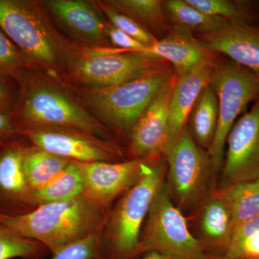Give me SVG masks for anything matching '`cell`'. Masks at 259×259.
<instances>
[{
	"mask_svg": "<svg viewBox=\"0 0 259 259\" xmlns=\"http://www.w3.org/2000/svg\"><path fill=\"white\" fill-rule=\"evenodd\" d=\"M109 213L83 194L69 200L41 204L23 214H1L0 222L20 236L39 242L54 254L102 232Z\"/></svg>",
	"mask_w": 259,
	"mask_h": 259,
	"instance_id": "cell-1",
	"label": "cell"
},
{
	"mask_svg": "<svg viewBox=\"0 0 259 259\" xmlns=\"http://www.w3.org/2000/svg\"><path fill=\"white\" fill-rule=\"evenodd\" d=\"M42 3L0 0V29L16 46L27 66L46 69L69 62L78 53L58 33Z\"/></svg>",
	"mask_w": 259,
	"mask_h": 259,
	"instance_id": "cell-2",
	"label": "cell"
},
{
	"mask_svg": "<svg viewBox=\"0 0 259 259\" xmlns=\"http://www.w3.org/2000/svg\"><path fill=\"white\" fill-rule=\"evenodd\" d=\"M167 163L160 156L110 209L98 259H135L140 234L155 196L165 182Z\"/></svg>",
	"mask_w": 259,
	"mask_h": 259,
	"instance_id": "cell-3",
	"label": "cell"
},
{
	"mask_svg": "<svg viewBox=\"0 0 259 259\" xmlns=\"http://www.w3.org/2000/svg\"><path fill=\"white\" fill-rule=\"evenodd\" d=\"M175 73L165 66L138 79L105 88L79 89L81 103L110 132L130 135Z\"/></svg>",
	"mask_w": 259,
	"mask_h": 259,
	"instance_id": "cell-4",
	"label": "cell"
},
{
	"mask_svg": "<svg viewBox=\"0 0 259 259\" xmlns=\"http://www.w3.org/2000/svg\"><path fill=\"white\" fill-rule=\"evenodd\" d=\"M13 115L18 133L35 127H66L113 141L110 130L81 102L52 83L36 81L26 84Z\"/></svg>",
	"mask_w": 259,
	"mask_h": 259,
	"instance_id": "cell-5",
	"label": "cell"
},
{
	"mask_svg": "<svg viewBox=\"0 0 259 259\" xmlns=\"http://www.w3.org/2000/svg\"><path fill=\"white\" fill-rule=\"evenodd\" d=\"M146 219L136 258L155 252L169 259H206L205 248L190 233L182 210L172 200L166 182L155 196Z\"/></svg>",
	"mask_w": 259,
	"mask_h": 259,
	"instance_id": "cell-6",
	"label": "cell"
},
{
	"mask_svg": "<svg viewBox=\"0 0 259 259\" xmlns=\"http://www.w3.org/2000/svg\"><path fill=\"white\" fill-rule=\"evenodd\" d=\"M166 63L115 48H84L68 63V74L81 88H105L138 79L165 67Z\"/></svg>",
	"mask_w": 259,
	"mask_h": 259,
	"instance_id": "cell-7",
	"label": "cell"
},
{
	"mask_svg": "<svg viewBox=\"0 0 259 259\" xmlns=\"http://www.w3.org/2000/svg\"><path fill=\"white\" fill-rule=\"evenodd\" d=\"M210 85L218 97L219 120L215 137L207 152L217 172L223 166L227 139L237 118L259 98V79L234 61H221L214 67Z\"/></svg>",
	"mask_w": 259,
	"mask_h": 259,
	"instance_id": "cell-8",
	"label": "cell"
},
{
	"mask_svg": "<svg viewBox=\"0 0 259 259\" xmlns=\"http://www.w3.org/2000/svg\"><path fill=\"white\" fill-rule=\"evenodd\" d=\"M163 156L167 188L177 207L181 209L200 205L212 192L209 182L215 172L208 152L196 144L187 125Z\"/></svg>",
	"mask_w": 259,
	"mask_h": 259,
	"instance_id": "cell-9",
	"label": "cell"
},
{
	"mask_svg": "<svg viewBox=\"0 0 259 259\" xmlns=\"http://www.w3.org/2000/svg\"><path fill=\"white\" fill-rule=\"evenodd\" d=\"M28 138L32 146L71 160L91 162L122 161L124 154L111 140L102 139L83 131L66 127H35L18 133Z\"/></svg>",
	"mask_w": 259,
	"mask_h": 259,
	"instance_id": "cell-10",
	"label": "cell"
},
{
	"mask_svg": "<svg viewBox=\"0 0 259 259\" xmlns=\"http://www.w3.org/2000/svg\"><path fill=\"white\" fill-rule=\"evenodd\" d=\"M161 156L115 163L77 161L84 182L83 195L102 210L110 212L115 199L131 189Z\"/></svg>",
	"mask_w": 259,
	"mask_h": 259,
	"instance_id": "cell-11",
	"label": "cell"
},
{
	"mask_svg": "<svg viewBox=\"0 0 259 259\" xmlns=\"http://www.w3.org/2000/svg\"><path fill=\"white\" fill-rule=\"evenodd\" d=\"M226 144L222 186L259 180V98L237 120Z\"/></svg>",
	"mask_w": 259,
	"mask_h": 259,
	"instance_id": "cell-12",
	"label": "cell"
},
{
	"mask_svg": "<svg viewBox=\"0 0 259 259\" xmlns=\"http://www.w3.org/2000/svg\"><path fill=\"white\" fill-rule=\"evenodd\" d=\"M177 76L168 79L150 103L129 135L130 159L163 155L169 124L170 100Z\"/></svg>",
	"mask_w": 259,
	"mask_h": 259,
	"instance_id": "cell-13",
	"label": "cell"
},
{
	"mask_svg": "<svg viewBox=\"0 0 259 259\" xmlns=\"http://www.w3.org/2000/svg\"><path fill=\"white\" fill-rule=\"evenodd\" d=\"M26 146L14 139L0 144V210L15 215L36 208L23 168Z\"/></svg>",
	"mask_w": 259,
	"mask_h": 259,
	"instance_id": "cell-14",
	"label": "cell"
},
{
	"mask_svg": "<svg viewBox=\"0 0 259 259\" xmlns=\"http://www.w3.org/2000/svg\"><path fill=\"white\" fill-rule=\"evenodd\" d=\"M136 53L155 56L170 63L177 76L204 66L214 67L219 63L218 54L194 37L193 32L176 25L152 47Z\"/></svg>",
	"mask_w": 259,
	"mask_h": 259,
	"instance_id": "cell-15",
	"label": "cell"
},
{
	"mask_svg": "<svg viewBox=\"0 0 259 259\" xmlns=\"http://www.w3.org/2000/svg\"><path fill=\"white\" fill-rule=\"evenodd\" d=\"M41 3L70 35L95 48H109L107 21L95 3L83 0H47Z\"/></svg>",
	"mask_w": 259,
	"mask_h": 259,
	"instance_id": "cell-16",
	"label": "cell"
},
{
	"mask_svg": "<svg viewBox=\"0 0 259 259\" xmlns=\"http://www.w3.org/2000/svg\"><path fill=\"white\" fill-rule=\"evenodd\" d=\"M205 47L224 54L251 71L259 79V27L253 24L229 23L209 33L197 35Z\"/></svg>",
	"mask_w": 259,
	"mask_h": 259,
	"instance_id": "cell-17",
	"label": "cell"
},
{
	"mask_svg": "<svg viewBox=\"0 0 259 259\" xmlns=\"http://www.w3.org/2000/svg\"><path fill=\"white\" fill-rule=\"evenodd\" d=\"M214 67L204 66L177 76L170 100L169 124L163 155L180 139L199 93L210 83Z\"/></svg>",
	"mask_w": 259,
	"mask_h": 259,
	"instance_id": "cell-18",
	"label": "cell"
},
{
	"mask_svg": "<svg viewBox=\"0 0 259 259\" xmlns=\"http://www.w3.org/2000/svg\"><path fill=\"white\" fill-rule=\"evenodd\" d=\"M201 243L207 253L225 254L236 228L234 218L226 202L214 189L199 205Z\"/></svg>",
	"mask_w": 259,
	"mask_h": 259,
	"instance_id": "cell-19",
	"label": "cell"
},
{
	"mask_svg": "<svg viewBox=\"0 0 259 259\" xmlns=\"http://www.w3.org/2000/svg\"><path fill=\"white\" fill-rule=\"evenodd\" d=\"M219 120L217 95L210 83L202 89L189 116L187 127L199 147L209 151L212 146Z\"/></svg>",
	"mask_w": 259,
	"mask_h": 259,
	"instance_id": "cell-20",
	"label": "cell"
},
{
	"mask_svg": "<svg viewBox=\"0 0 259 259\" xmlns=\"http://www.w3.org/2000/svg\"><path fill=\"white\" fill-rule=\"evenodd\" d=\"M71 161L32 145L30 147L26 146L23 168L34 194L57 176Z\"/></svg>",
	"mask_w": 259,
	"mask_h": 259,
	"instance_id": "cell-21",
	"label": "cell"
},
{
	"mask_svg": "<svg viewBox=\"0 0 259 259\" xmlns=\"http://www.w3.org/2000/svg\"><path fill=\"white\" fill-rule=\"evenodd\" d=\"M214 192L231 209L236 227L259 216V180L222 186Z\"/></svg>",
	"mask_w": 259,
	"mask_h": 259,
	"instance_id": "cell-22",
	"label": "cell"
},
{
	"mask_svg": "<svg viewBox=\"0 0 259 259\" xmlns=\"http://www.w3.org/2000/svg\"><path fill=\"white\" fill-rule=\"evenodd\" d=\"M83 175L77 161L71 163L47 185L34 194L35 206L69 200L84 193Z\"/></svg>",
	"mask_w": 259,
	"mask_h": 259,
	"instance_id": "cell-23",
	"label": "cell"
},
{
	"mask_svg": "<svg viewBox=\"0 0 259 259\" xmlns=\"http://www.w3.org/2000/svg\"><path fill=\"white\" fill-rule=\"evenodd\" d=\"M116 11L127 15L152 33L169 31L168 16L161 0H110L105 1ZM153 34V33H152Z\"/></svg>",
	"mask_w": 259,
	"mask_h": 259,
	"instance_id": "cell-24",
	"label": "cell"
},
{
	"mask_svg": "<svg viewBox=\"0 0 259 259\" xmlns=\"http://www.w3.org/2000/svg\"><path fill=\"white\" fill-rule=\"evenodd\" d=\"M163 6L174 25L196 32L197 35L216 31L230 23L222 18L202 13L187 0H167L163 1Z\"/></svg>",
	"mask_w": 259,
	"mask_h": 259,
	"instance_id": "cell-25",
	"label": "cell"
},
{
	"mask_svg": "<svg viewBox=\"0 0 259 259\" xmlns=\"http://www.w3.org/2000/svg\"><path fill=\"white\" fill-rule=\"evenodd\" d=\"M48 251L41 243L20 236L0 222V259H38Z\"/></svg>",
	"mask_w": 259,
	"mask_h": 259,
	"instance_id": "cell-26",
	"label": "cell"
},
{
	"mask_svg": "<svg viewBox=\"0 0 259 259\" xmlns=\"http://www.w3.org/2000/svg\"><path fill=\"white\" fill-rule=\"evenodd\" d=\"M225 255L232 259H259V216L236 227Z\"/></svg>",
	"mask_w": 259,
	"mask_h": 259,
	"instance_id": "cell-27",
	"label": "cell"
},
{
	"mask_svg": "<svg viewBox=\"0 0 259 259\" xmlns=\"http://www.w3.org/2000/svg\"><path fill=\"white\" fill-rule=\"evenodd\" d=\"M205 14L218 17L232 24H253L251 13L245 1L187 0Z\"/></svg>",
	"mask_w": 259,
	"mask_h": 259,
	"instance_id": "cell-28",
	"label": "cell"
},
{
	"mask_svg": "<svg viewBox=\"0 0 259 259\" xmlns=\"http://www.w3.org/2000/svg\"><path fill=\"white\" fill-rule=\"evenodd\" d=\"M102 13L105 14L109 23L118 28L121 31L125 32L135 40L142 44L146 47H151L158 41L153 34L141 26L137 22L127 15L122 14L116 11L111 7L109 6L105 1L95 3Z\"/></svg>",
	"mask_w": 259,
	"mask_h": 259,
	"instance_id": "cell-29",
	"label": "cell"
},
{
	"mask_svg": "<svg viewBox=\"0 0 259 259\" xmlns=\"http://www.w3.org/2000/svg\"><path fill=\"white\" fill-rule=\"evenodd\" d=\"M27 66L18 48L0 29V78L13 76L21 79Z\"/></svg>",
	"mask_w": 259,
	"mask_h": 259,
	"instance_id": "cell-30",
	"label": "cell"
},
{
	"mask_svg": "<svg viewBox=\"0 0 259 259\" xmlns=\"http://www.w3.org/2000/svg\"><path fill=\"white\" fill-rule=\"evenodd\" d=\"M102 232L65 247L51 259H98Z\"/></svg>",
	"mask_w": 259,
	"mask_h": 259,
	"instance_id": "cell-31",
	"label": "cell"
},
{
	"mask_svg": "<svg viewBox=\"0 0 259 259\" xmlns=\"http://www.w3.org/2000/svg\"><path fill=\"white\" fill-rule=\"evenodd\" d=\"M105 32L109 41L115 47V49H120L125 52H139L146 48L142 44L135 40L125 32L121 31L109 22H107Z\"/></svg>",
	"mask_w": 259,
	"mask_h": 259,
	"instance_id": "cell-32",
	"label": "cell"
},
{
	"mask_svg": "<svg viewBox=\"0 0 259 259\" xmlns=\"http://www.w3.org/2000/svg\"><path fill=\"white\" fill-rule=\"evenodd\" d=\"M18 130L13 113L0 112V144L18 136Z\"/></svg>",
	"mask_w": 259,
	"mask_h": 259,
	"instance_id": "cell-33",
	"label": "cell"
},
{
	"mask_svg": "<svg viewBox=\"0 0 259 259\" xmlns=\"http://www.w3.org/2000/svg\"><path fill=\"white\" fill-rule=\"evenodd\" d=\"M13 97L11 91L0 78V112H11Z\"/></svg>",
	"mask_w": 259,
	"mask_h": 259,
	"instance_id": "cell-34",
	"label": "cell"
},
{
	"mask_svg": "<svg viewBox=\"0 0 259 259\" xmlns=\"http://www.w3.org/2000/svg\"><path fill=\"white\" fill-rule=\"evenodd\" d=\"M249 9L250 13H251L252 17H253V25L255 22L258 21V24L257 26L259 27V1L258 2H251V1H245Z\"/></svg>",
	"mask_w": 259,
	"mask_h": 259,
	"instance_id": "cell-35",
	"label": "cell"
},
{
	"mask_svg": "<svg viewBox=\"0 0 259 259\" xmlns=\"http://www.w3.org/2000/svg\"><path fill=\"white\" fill-rule=\"evenodd\" d=\"M135 259H169L167 257L163 256L159 253H155V252H151V253H146L143 258H137Z\"/></svg>",
	"mask_w": 259,
	"mask_h": 259,
	"instance_id": "cell-36",
	"label": "cell"
},
{
	"mask_svg": "<svg viewBox=\"0 0 259 259\" xmlns=\"http://www.w3.org/2000/svg\"><path fill=\"white\" fill-rule=\"evenodd\" d=\"M206 259H232L225 254H217V253H207Z\"/></svg>",
	"mask_w": 259,
	"mask_h": 259,
	"instance_id": "cell-37",
	"label": "cell"
},
{
	"mask_svg": "<svg viewBox=\"0 0 259 259\" xmlns=\"http://www.w3.org/2000/svg\"><path fill=\"white\" fill-rule=\"evenodd\" d=\"M1 214H3V212H2V211L0 210V215H1Z\"/></svg>",
	"mask_w": 259,
	"mask_h": 259,
	"instance_id": "cell-38",
	"label": "cell"
}]
</instances>
